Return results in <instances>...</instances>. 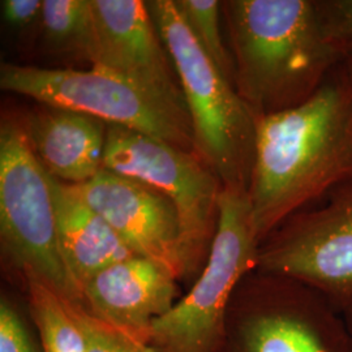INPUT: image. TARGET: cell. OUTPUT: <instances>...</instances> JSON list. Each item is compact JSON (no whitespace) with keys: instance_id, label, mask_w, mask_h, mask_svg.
Returning a JSON list of instances; mask_svg holds the SVG:
<instances>
[{"instance_id":"obj_17","label":"cell","mask_w":352,"mask_h":352,"mask_svg":"<svg viewBox=\"0 0 352 352\" xmlns=\"http://www.w3.org/2000/svg\"><path fill=\"white\" fill-rule=\"evenodd\" d=\"M204 52L235 87V65L221 30L222 3L217 0H174Z\"/></svg>"},{"instance_id":"obj_7","label":"cell","mask_w":352,"mask_h":352,"mask_svg":"<svg viewBox=\"0 0 352 352\" xmlns=\"http://www.w3.org/2000/svg\"><path fill=\"white\" fill-rule=\"evenodd\" d=\"M103 168L164 193L179 215L187 272L208 258L218 218L221 179L195 153L124 126L109 124Z\"/></svg>"},{"instance_id":"obj_12","label":"cell","mask_w":352,"mask_h":352,"mask_svg":"<svg viewBox=\"0 0 352 352\" xmlns=\"http://www.w3.org/2000/svg\"><path fill=\"white\" fill-rule=\"evenodd\" d=\"M179 278L151 258L132 256L103 269L82 287L89 314L141 349L151 350V327L175 304Z\"/></svg>"},{"instance_id":"obj_19","label":"cell","mask_w":352,"mask_h":352,"mask_svg":"<svg viewBox=\"0 0 352 352\" xmlns=\"http://www.w3.org/2000/svg\"><path fill=\"white\" fill-rule=\"evenodd\" d=\"M318 7L331 37L352 54V0H320Z\"/></svg>"},{"instance_id":"obj_1","label":"cell","mask_w":352,"mask_h":352,"mask_svg":"<svg viewBox=\"0 0 352 352\" xmlns=\"http://www.w3.org/2000/svg\"><path fill=\"white\" fill-rule=\"evenodd\" d=\"M351 179L352 78L344 62L308 101L257 119L248 196L260 241Z\"/></svg>"},{"instance_id":"obj_5","label":"cell","mask_w":352,"mask_h":352,"mask_svg":"<svg viewBox=\"0 0 352 352\" xmlns=\"http://www.w3.org/2000/svg\"><path fill=\"white\" fill-rule=\"evenodd\" d=\"M0 88L43 106L87 113L107 126H124L195 151L187 107L98 68H39L3 63Z\"/></svg>"},{"instance_id":"obj_10","label":"cell","mask_w":352,"mask_h":352,"mask_svg":"<svg viewBox=\"0 0 352 352\" xmlns=\"http://www.w3.org/2000/svg\"><path fill=\"white\" fill-rule=\"evenodd\" d=\"M93 32L87 59L186 106L175 67L146 1L90 0Z\"/></svg>"},{"instance_id":"obj_14","label":"cell","mask_w":352,"mask_h":352,"mask_svg":"<svg viewBox=\"0 0 352 352\" xmlns=\"http://www.w3.org/2000/svg\"><path fill=\"white\" fill-rule=\"evenodd\" d=\"M56 228L64 263L81 289L103 269L136 256L75 186L51 176Z\"/></svg>"},{"instance_id":"obj_15","label":"cell","mask_w":352,"mask_h":352,"mask_svg":"<svg viewBox=\"0 0 352 352\" xmlns=\"http://www.w3.org/2000/svg\"><path fill=\"white\" fill-rule=\"evenodd\" d=\"M32 312L45 352H87L84 334L67 300L36 278H26Z\"/></svg>"},{"instance_id":"obj_13","label":"cell","mask_w":352,"mask_h":352,"mask_svg":"<svg viewBox=\"0 0 352 352\" xmlns=\"http://www.w3.org/2000/svg\"><path fill=\"white\" fill-rule=\"evenodd\" d=\"M24 124L38 160L55 179L81 186L103 168L109 126L100 119L45 106Z\"/></svg>"},{"instance_id":"obj_6","label":"cell","mask_w":352,"mask_h":352,"mask_svg":"<svg viewBox=\"0 0 352 352\" xmlns=\"http://www.w3.org/2000/svg\"><path fill=\"white\" fill-rule=\"evenodd\" d=\"M0 236L26 278L65 300L82 302L60 251L51 175L33 151L25 124L8 118L0 126Z\"/></svg>"},{"instance_id":"obj_2","label":"cell","mask_w":352,"mask_h":352,"mask_svg":"<svg viewBox=\"0 0 352 352\" xmlns=\"http://www.w3.org/2000/svg\"><path fill=\"white\" fill-rule=\"evenodd\" d=\"M222 11L235 89L257 119L308 101L349 56L315 0H228Z\"/></svg>"},{"instance_id":"obj_16","label":"cell","mask_w":352,"mask_h":352,"mask_svg":"<svg viewBox=\"0 0 352 352\" xmlns=\"http://www.w3.org/2000/svg\"><path fill=\"white\" fill-rule=\"evenodd\" d=\"M41 25L54 50L76 52L87 59L93 32L90 0H43Z\"/></svg>"},{"instance_id":"obj_20","label":"cell","mask_w":352,"mask_h":352,"mask_svg":"<svg viewBox=\"0 0 352 352\" xmlns=\"http://www.w3.org/2000/svg\"><path fill=\"white\" fill-rule=\"evenodd\" d=\"M0 352H37L20 316L4 298L0 302Z\"/></svg>"},{"instance_id":"obj_9","label":"cell","mask_w":352,"mask_h":352,"mask_svg":"<svg viewBox=\"0 0 352 352\" xmlns=\"http://www.w3.org/2000/svg\"><path fill=\"white\" fill-rule=\"evenodd\" d=\"M320 201L261 243L257 270L299 280L343 312L352 302V179Z\"/></svg>"},{"instance_id":"obj_4","label":"cell","mask_w":352,"mask_h":352,"mask_svg":"<svg viewBox=\"0 0 352 352\" xmlns=\"http://www.w3.org/2000/svg\"><path fill=\"white\" fill-rule=\"evenodd\" d=\"M261 241L248 190L223 187L219 218L204 270L188 294L151 327L160 352H214L225 338L226 317L240 282L257 269Z\"/></svg>"},{"instance_id":"obj_11","label":"cell","mask_w":352,"mask_h":352,"mask_svg":"<svg viewBox=\"0 0 352 352\" xmlns=\"http://www.w3.org/2000/svg\"><path fill=\"white\" fill-rule=\"evenodd\" d=\"M75 187L136 256L164 265L179 279L188 276L179 215L164 193L106 168Z\"/></svg>"},{"instance_id":"obj_18","label":"cell","mask_w":352,"mask_h":352,"mask_svg":"<svg viewBox=\"0 0 352 352\" xmlns=\"http://www.w3.org/2000/svg\"><path fill=\"white\" fill-rule=\"evenodd\" d=\"M67 304L84 334L87 352H157L154 349H141L126 340L113 327H107L101 320L87 312L80 302L67 300Z\"/></svg>"},{"instance_id":"obj_8","label":"cell","mask_w":352,"mask_h":352,"mask_svg":"<svg viewBox=\"0 0 352 352\" xmlns=\"http://www.w3.org/2000/svg\"><path fill=\"white\" fill-rule=\"evenodd\" d=\"M234 295L241 302L234 352H352L343 312L299 280L256 269Z\"/></svg>"},{"instance_id":"obj_23","label":"cell","mask_w":352,"mask_h":352,"mask_svg":"<svg viewBox=\"0 0 352 352\" xmlns=\"http://www.w3.org/2000/svg\"><path fill=\"white\" fill-rule=\"evenodd\" d=\"M346 65H347V69H349V72H350V76H351L352 78V54H350V55L347 56V59H346Z\"/></svg>"},{"instance_id":"obj_22","label":"cell","mask_w":352,"mask_h":352,"mask_svg":"<svg viewBox=\"0 0 352 352\" xmlns=\"http://www.w3.org/2000/svg\"><path fill=\"white\" fill-rule=\"evenodd\" d=\"M343 316H344V318L347 321V325H349V329H350L352 334V302L343 311Z\"/></svg>"},{"instance_id":"obj_3","label":"cell","mask_w":352,"mask_h":352,"mask_svg":"<svg viewBox=\"0 0 352 352\" xmlns=\"http://www.w3.org/2000/svg\"><path fill=\"white\" fill-rule=\"evenodd\" d=\"M146 4L179 77L195 153L218 175L223 187L248 190L257 116L200 47L175 1L151 0Z\"/></svg>"},{"instance_id":"obj_21","label":"cell","mask_w":352,"mask_h":352,"mask_svg":"<svg viewBox=\"0 0 352 352\" xmlns=\"http://www.w3.org/2000/svg\"><path fill=\"white\" fill-rule=\"evenodd\" d=\"M0 4L3 20L13 30L23 32L41 23L43 6L41 0H3Z\"/></svg>"}]
</instances>
